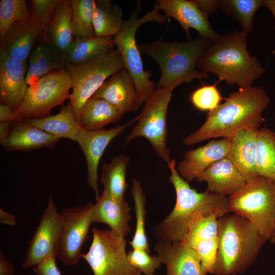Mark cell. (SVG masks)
I'll return each mask as SVG.
<instances>
[{"label":"cell","instance_id":"6da1fadb","mask_svg":"<svg viewBox=\"0 0 275 275\" xmlns=\"http://www.w3.org/2000/svg\"><path fill=\"white\" fill-rule=\"evenodd\" d=\"M169 181L176 192V204L171 213L155 228L159 241L182 242L191 230L204 218L216 215L219 217L232 212L229 198L206 190L198 193L179 175L175 159L168 164Z\"/></svg>","mask_w":275,"mask_h":275},{"label":"cell","instance_id":"7a4b0ae2","mask_svg":"<svg viewBox=\"0 0 275 275\" xmlns=\"http://www.w3.org/2000/svg\"><path fill=\"white\" fill-rule=\"evenodd\" d=\"M269 102L268 94L260 87L239 88L209 112L203 125L183 143L192 146L211 138H229L242 130L259 129L264 121L262 113Z\"/></svg>","mask_w":275,"mask_h":275},{"label":"cell","instance_id":"3957f363","mask_svg":"<svg viewBox=\"0 0 275 275\" xmlns=\"http://www.w3.org/2000/svg\"><path fill=\"white\" fill-rule=\"evenodd\" d=\"M248 33L234 31L212 41L199 58L197 67L202 72L216 74L218 81L237 84L239 88L252 86L265 70L247 50Z\"/></svg>","mask_w":275,"mask_h":275},{"label":"cell","instance_id":"277c9868","mask_svg":"<svg viewBox=\"0 0 275 275\" xmlns=\"http://www.w3.org/2000/svg\"><path fill=\"white\" fill-rule=\"evenodd\" d=\"M218 249L213 273L237 275L255 260L267 240L247 218L232 212L217 219Z\"/></svg>","mask_w":275,"mask_h":275},{"label":"cell","instance_id":"5b68a950","mask_svg":"<svg viewBox=\"0 0 275 275\" xmlns=\"http://www.w3.org/2000/svg\"><path fill=\"white\" fill-rule=\"evenodd\" d=\"M199 35L185 42H167L162 36L153 41L140 44V53L150 57L159 66L160 77L157 87L173 88L194 79L208 78L207 73L196 69L198 60L212 42Z\"/></svg>","mask_w":275,"mask_h":275},{"label":"cell","instance_id":"8992f818","mask_svg":"<svg viewBox=\"0 0 275 275\" xmlns=\"http://www.w3.org/2000/svg\"><path fill=\"white\" fill-rule=\"evenodd\" d=\"M141 2L138 1L130 17L124 20L119 33L114 37L116 49L122 58L124 68L132 77L135 85L140 106L151 96L156 85L150 80L151 73L144 69L141 53L136 42L138 29L142 24L151 21L165 23L168 20L154 5V9L141 17Z\"/></svg>","mask_w":275,"mask_h":275},{"label":"cell","instance_id":"52a82bcc","mask_svg":"<svg viewBox=\"0 0 275 275\" xmlns=\"http://www.w3.org/2000/svg\"><path fill=\"white\" fill-rule=\"evenodd\" d=\"M232 212L247 218L270 239L275 226V180L256 175L229 197Z\"/></svg>","mask_w":275,"mask_h":275},{"label":"cell","instance_id":"ba28073f","mask_svg":"<svg viewBox=\"0 0 275 275\" xmlns=\"http://www.w3.org/2000/svg\"><path fill=\"white\" fill-rule=\"evenodd\" d=\"M173 88L157 87L145 102L141 112L132 120L138 122L124 143L142 137L149 142L157 155L167 164L171 160L168 147L167 115Z\"/></svg>","mask_w":275,"mask_h":275},{"label":"cell","instance_id":"9c48e42d","mask_svg":"<svg viewBox=\"0 0 275 275\" xmlns=\"http://www.w3.org/2000/svg\"><path fill=\"white\" fill-rule=\"evenodd\" d=\"M123 68L122 58L116 48L87 63H67L66 70L70 76L72 90L69 101L78 121L84 103L107 78Z\"/></svg>","mask_w":275,"mask_h":275},{"label":"cell","instance_id":"30bf717a","mask_svg":"<svg viewBox=\"0 0 275 275\" xmlns=\"http://www.w3.org/2000/svg\"><path fill=\"white\" fill-rule=\"evenodd\" d=\"M71 81L66 70L55 71L28 87L23 99L14 110V121L48 116L56 106L70 98Z\"/></svg>","mask_w":275,"mask_h":275},{"label":"cell","instance_id":"8fae6325","mask_svg":"<svg viewBox=\"0 0 275 275\" xmlns=\"http://www.w3.org/2000/svg\"><path fill=\"white\" fill-rule=\"evenodd\" d=\"M93 240L88 252L81 254L94 275H141L130 263L126 240L109 230L93 228Z\"/></svg>","mask_w":275,"mask_h":275},{"label":"cell","instance_id":"7c38bea8","mask_svg":"<svg viewBox=\"0 0 275 275\" xmlns=\"http://www.w3.org/2000/svg\"><path fill=\"white\" fill-rule=\"evenodd\" d=\"M94 204L66 208L60 212L61 229L56 256L65 266L76 264L81 258V249L93 223Z\"/></svg>","mask_w":275,"mask_h":275},{"label":"cell","instance_id":"4fadbf2b","mask_svg":"<svg viewBox=\"0 0 275 275\" xmlns=\"http://www.w3.org/2000/svg\"><path fill=\"white\" fill-rule=\"evenodd\" d=\"M61 225L60 212L52 197L49 196L39 224L29 243L22 268L34 267L52 256H56Z\"/></svg>","mask_w":275,"mask_h":275},{"label":"cell","instance_id":"5bb4252c","mask_svg":"<svg viewBox=\"0 0 275 275\" xmlns=\"http://www.w3.org/2000/svg\"><path fill=\"white\" fill-rule=\"evenodd\" d=\"M133 123L131 120L122 125L108 129L88 130L81 127L76 142L82 151L87 166V183L95 191L96 200L99 197L98 167L100 160L109 143Z\"/></svg>","mask_w":275,"mask_h":275},{"label":"cell","instance_id":"9a60e30c","mask_svg":"<svg viewBox=\"0 0 275 275\" xmlns=\"http://www.w3.org/2000/svg\"><path fill=\"white\" fill-rule=\"evenodd\" d=\"M155 5L167 17L174 18L179 23L188 40L191 39L190 28L212 41L220 36L211 27L209 17L199 8L194 0H158Z\"/></svg>","mask_w":275,"mask_h":275},{"label":"cell","instance_id":"2e32d148","mask_svg":"<svg viewBox=\"0 0 275 275\" xmlns=\"http://www.w3.org/2000/svg\"><path fill=\"white\" fill-rule=\"evenodd\" d=\"M26 61L11 58L0 50V101L14 110L21 103L28 88Z\"/></svg>","mask_w":275,"mask_h":275},{"label":"cell","instance_id":"e0dca14e","mask_svg":"<svg viewBox=\"0 0 275 275\" xmlns=\"http://www.w3.org/2000/svg\"><path fill=\"white\" fill-rule=\"evenodd\" d=\"M230 147L229 138L211 141L203 146L186 151L176 167L177 170L182 178L191 182L211 165L227 157Z\"/></svg>","mask_w":275,"mask_h":275},{"label":"cell","instance_id":"ac0fdd59","mask_svg":"<svg viewBox=\"0 0 275 275\" xmlns=\"http://www.w3.org/2000/svg\"><path fill=\"white\" fill-rule=\"evenodd\" d=\"M92 96L105 100L122 115L140 107L134 83L124 68L107 78Z\"/></svg>","mask_w":275,"mask_h":275},{"label":"cell","instance_id":"d6986e66","mask_svg":"<svg viewBox=\"0 0 275 275\" xmlns=\"http://www.w3.org/2000/svg\"><path fill=\"white\" fill-rule=\"evenodd\" d=\"M154 250L167 267V275H203L196 251L183 242L158 241Z\"/></svg>","mask_w":275,"mask_h":275},{"label":"cell","instance_id":"ffe728a7","mask_svg":"<svg viewBox=\"0 0 275 275\" xmlns=\"http://www.w3.org/2000/svg\"><path fill=\"white\" fill-rule=\"evenodd\" d=\"M42 35V27L34 20L18 21L0 39V50L16 60L26 61Z\"/></svg>","mask_w":275,"mask_h":275},{"label":"cell","instance_id":"44dd1931","mask_svg":"<svg viewBox=\"0 0 275 275\" xmlns=\"http://www.w3.org/2000/svg\"><path fill=\"white\" fill-rule=\"evenodd\" d=\"M65 54L41 36L29 57L26 81L29 87L47 74L66 70Z\"/></svg>","mask_w":275,"mask_h":275},{"label":"cell","instance_id":"7402d4cb","mask_svg":"<svg viewBox=\"0 0 275 275\" xmlns=\"http://www.w3.org/2000/svg\"><path fill=\"white\" fill-rule=\"evenodd\" d=\"M130 208L125 198L117 199L103 190L94 204L93 222L105 224L117 235L125 237L129 233Z\"/></svg>","mask_w":275,"mask_h":275},{"label":"cell","instance_id":"603a6c76","mask_svg":"<svg viewBox=\"0 0 275 275\" xmlns=\"http://www.w3.org/2000/svg\"><path fill=\"white\" fill-rule=\"evenodd\" d=\"M196 179L206 182L209 191L226 197L236 193L246 181L227 157L211 165Z\"/></svg>","mask_w":275,"mask_h":275},{"label":"cell","instance_id":"cb8c5ba5","mask_svg":"<svg viewBox=\"0 0 275 275\" xmlns=\"http://www.w3.org/2000/svg\"><path fill=\"white\" fill-rule=\"evenodd\" d=\"M13 122L7 137L0 141L6 150L30 151L40 148H52L60 140L23 120Z\"/></svg>","mask_w":275,"mask_h":275},{"label":"cell","instance_id":"d4e9b609","mask_svg":"<svg viewBox=\"0 0 275 275\" xmlns=\"http://www.w3.org/2000/svg\"><path fill=\"white\" fill-rule=\"evenodd\" d=\"M259 129L242 130L229 138L231 147L227 157L245 180L257 175L256 149Z\"/></svg>","mask_w":275,"mask_h":275},{"label":"cell","instance_id":"484cf974","mask_svg":"<svg viewBox=\"0 0 275 275\" xmlns=\"http://www.w3.org/2000/svg\"><path fill=\"white\" fill-rule=\"evenodd\" d=\"M29 124L58 138L75 141L81 126L76 117L71 103L63 105L60 112L39 118L23 119Z\"/></svg>","mask_w":275,"mask_h":275},{"label":"cell","instance_id":"4316f807","mask_svg":"<svg viewBox=\"0 0 275 275\" xmlns=\"http://www.w3.org/2000/svg\"><path fill=\"white\" fill-rule=\"evenodd\" d=\"M112 37L75 39L65 53L67 63L77 65L92 61L116 49Z\"/></svg>","mask_w":275,"mask_h":275},{"label":"cell","instance_id":"83f0119b","mask_svg":"<svg viewBox=\"0 0 275 275\" xmlns=\"http://www.w3.org/2000/svg\"><path fill=\"white\" fill-rule=\"evenodd\" d=\"M122 114L113 105L101 98L92 96L81 107L78 122L88 130H99L117 122Z\"/></svg>","mask_w":275,"mask_h":275},{"label":"cell","instance_id":"f1b7e54d","mask_svg":"<svg viewBox=\"0 0 275 275\" xmlns=\"http://www.w3.org/2000/svg\"><path fill=\"white\" fill-rule=\"evenodd\" d=\"M72 12L70 1L58 5L47 30L49 41L65 53L73 41Z\"/></svg>","mask_w":275,"mask_h":275},{"label":"cell","instance_id":"f546056e","mask_svg":"<svg viewBox=\"0 0 275 275\" xmlns=\"http://www.w3.org/2000/svg\"><path fill=\"white\" fill-rule=\"evenodd\" d=\"M121 7L110 0L95 1L93 24L95 36L115 37L120 31L124 20Z\"/></svg>","mask_w":275,"mask_h":275},{"label":"cell","instance_id":"4dcf8cb0","mask_svg":"<svg viewBox=\"0 0 275 275\" xmlns=\"http://www.w3.org/2000/svg\"><path fill=\"white\" fill-rule=\"evenodd\" d=\"M129 160V156L121 154L115 156L109 163L101 167L100 182L103 190L114 198H125L128 187L126 174Z\"/></svg>","mask_w":275,"mask_h":275},{"label":"cell","instance_id":"1f68e13d","mask_svg":"<svg viewBox=\"0 0 275 275\" xmlns=\"http://www.w3.org/2000/svg\"><path fill=\"white\" fill-rule=\"evenodd\" d=\"M256 174L275 180V132L266 127L258 132Z\"/></svg>","mask_w":275,"mask_h":275},{"label":"cell","instance_id":"d6a6232c","mask_svg":"<svg viewBox=\"0 0 275 275\" xmlns=\"http://www.w3.org/2000/svg\"><path fill=\"white\" fill-rule=\"evenodd\" d=\"M263 0H219L218 8L235 20L249 34L253 30V18Z\"/></svg>","mask_w":275,"mask_h":275},{"label":"cell","instance_id":"836d02e7","mask_svg":"<svg viewBox=\"0 0 275 275\" xmlns=\"http://www.w3.org/2000/svg\"><path fill=\"white\" fill-rule=\"evenodd\" d=\"M72 12L73 34L75 39L95 36L93 18L95 8L94 0H70Z\"/></svg>","mask_w":275,"mask_h":275},{"label":"cell","instance_id":"e575fe53","mask_svg":"<svg viewBox=\"0 0 275 275\" xmlns=\"http://www.w3.org/2000/svg\"><path fill=\"white\" fill-rule=\"evenodd\" d=\"M131 193L134 203L136 227L134 236L129 243L133 249L150 251L145 231L146 195L140 182L135 178L132 179Z\"/></svg>","mask_w":275,"mask_h":275},{"label":"cell","instance_id":"d590c367","mask_svg":"<svg viewBox=\"0 0 275 275\" xmlns=\"http://www.w3.org/2000/svg\"><path fill=\"white\" fill-rule=\"evenodd\" d=\"M34 20L25 0L0 1V39L15 23Z\"/></svg>","mask_w":275,"mask_h":275},{"label":"cell","instance_id":"8d00e7d4","mask_svg":"<svg viewBox=\"0 0 275 275\" xmlns=\"http://www.w3.org/2000/svg\"><path fill=\"white\" fill-rule=\"evenodd\" d=\"M62 0L29 1L33 20L43 29L42 37L47 38V30L58 5Z\"/></svg>","mask_w":275,"mask_h":275},{"label":"cell","instance_id":"74e56055","mask_svg":"<svg viewBox=\"0 0 275 275\" xmlns=\"http://www.w3.org/2000/svg\"><path fill=\"white\" fill-rule=\"evenodd\" d=\"M218 82L212 85L203 86L193 92L190 100L197 109L211 112L215 109L223 99L216 86Z\"/></svg>","mask_w":275,"mask_h":275},{"label":"cell","instance_id":"f35d334b","mask_svg":"<svg viewBox=\"0 0 275 275\" xmlns=\"http://www.w3.org/2000/svg\"><path fill=\"white\" fill-rule=\"evenodd\" d=\"M218 218L217 215H212L199 222L182 242L191 248L200 241L217 237Z\"/></svg>","mask_w":275,"mask_h":275},{"label":"cell","instance_id":"ab89813d","mask_svg":"<svg viewBox=\"0 0 275 275\" xmlns=\"http://www.w3.org/2000/svg\"><path fill=\"white\" fill-rule=\"evenodd\" d=\"M217 237L200 241L191 248L197 253L201 263L203 275L213 273L217 260Z\"/></svg>","mask_w":275,"mask_h":275},{"label":"cell","instance_id":"60d3db41","mask_svg":"<svg viewBox=\"0 0 275 275\" xmlns=\"http://www.w3.org/2000/svg\"><path fill=\"white\" fill-rule=\"evenodd\" d=\"M145 249H133L127 253L131 265L145 275H154L162 263L158 256H152Z\"/></svg>","mask_w":275,"mask_h":275},{"label":"cell","instance_id":"b9f144b4","mask_svg":"<svg viewBox=\"0 0 275 275\" xmlns=\"http://www.w3.org/2000/svg\"><path fill=\"white\" fill-rule=\"evenodd\" d=\"M56 257L52 256L41 263L33 267L36 275H62L56 264Z\"/></svg>","mask_w":275,"mask_h":275},{"label":"cell","instance_id":"7bdbcfd3","mask_svg":"<svg viewBox=\"0 0 275 275\" xmlns=\"http://www.w3.org/2000/svg\"><path fill=\"white\" fill-rule=\"evenodd\" d=\"M194 1L199 8L208 17L218 8L219 0H194Z\"/></svg>","mask_w":275,"mask_h":275},{"label":"cell","instance_id":"ee69618b","mask_svg":"<svg viewBox=\"0 0 275 275\" xmlns=\"http://www.w3.org/2000/svg\"><path fill=\"white\" fill-rule=\"evenodd\" d=\"M0 275H15L13 264L8 261L2 252H0Z\"/></svg>","mask_w":275,"mask_h":275},{"label":"cell","instance_id":"f6af8a7d","mask_svg":"<svg viewBox=\"0 0 275 275\" xmlns=\"http://www.w3.org/2000/svg\"><path fill=\"white\" fill-rule=\"evenodd\" d=\"M5 121H14V110L8 105L1 104L0 122Z\"/></svg>","mask_w":275,"mask_h":275},{"label":"cell","instance_id":"bcb514c9","mask_svg":"<svg viewBox=\"0 0 275 275\" xmlns=\"http://www.w3.org/2000/svg\"><path fill=\"white\" fill-rule=\"evenodd\" d=\"M0 223L14 227L17 224L16 217L15 215L12 214L1 208Z\"/></svg>","mask_w":275,"mask_h":275},{"label":"cell","instance_id":"7dc6e473","mask_svg":"<svg viewBox=\"0 0 275 275\" xmlns=\"http://www.w3.org/2000/svg\"><path fill=\"white\" fill-rule=\"evenodd\" d=\"M12 121H5L0 123V141L5 139L9 132V126Z\"/></svg>","mask_w":275,"mask_h":275},{"label":"cell","instance_id":"c3c4849f","mask_svg":"<svg viewBox=\"0 0 275 275\" xmlns=\"http://www.w3.org/2000/svg\"><path fill=\"white\" fill-rule=\"evenodd\" d=\"M263 6L271 12L275 20V0H263ZM274 29L275 31V26Z\"/></svg>","mask_w":275,"mask_h":275},{"label":"cell","instance_id":"681fc988","mask_svg":"<svg viewBox=\"0 0 275 275\" xmlns=\"http://www.w3.org/2000/svg\"><path fill=\"white\" fill-rule=\"evenodd\" d=\"M269 240L270 241L271 243L272 244L275 243V226H274L273 231L272 232V234Z\"/></svg>","mask_w":275,"mask_h":275}]
</instances>
